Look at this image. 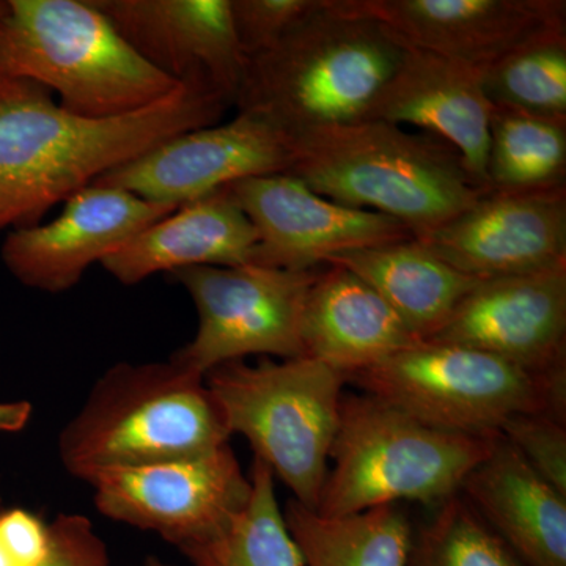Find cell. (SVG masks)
I'll return each mask as SVG.
<instances>
[{
	"label": "cell",
	"instance_id": "cell-1",
	"mask_svg": "<svg viewBox=\"0 0 566 566\" xmlns=\"http://www.w3.org/2000/svg\"><path fill=\"white\" fill-rule=\"evenodd\" d=\"M229 107L207 85L182 82L144 109L93 118L63 109L32 82L0 80V230L35 226L163 142L221 122Z\"/></svg>",
	"mask_w": 566,
	"mask_h": 566
},
{
	"label": "cell",
	"instance_id": "cell-2",
	"mask_svg": "<svg viewBox=\"0 0 566 566\" xmlns=\"http://www.w3.org/2000/svg\"><path fill=\"white\" fill-rule=\"evenodd\" d=\"M408 50L349 0H318L271 50L245 63L233 106L300 136L365 120Z\"/></svg>",
	"mask_w": 566,
	"mask_h": 566
},
{
	"label": "cell",
	"instance_id": "cell-3",
	"mask_svg": "<svg viewBox=\"0 0 566 566\" xmlns=\"http://www.w3.org/2000/svg\"><path fill=\"white\" fill-rule=\"evenodd\" d=\"M289 174L335 203L392 218L415 238L452 221L486 192L441 137L381 120L293 137Z\"/></svg>",
	"mask_w": 566,
	"mask_h": 566
},
{
	"label": "cell",
	"instance_id": "cell-4",
	"mask_svg": "<svg viewBox=\"0 0 566 566\" xmlns=\"http://www.w3.org/2000/svg\"><path fill=\"white\" fill-rule=\"evenodd\" d=\"M230 438L205 376L170 357L109 368L63 428L59 455L88 483L104 472L205 455Z\"/></svg>",
	"mask_w": 566,
	"mask_h": 566
},
{
	"label": "cell",
	"instance_id": "cell-5",
	"mask_svg": "<svg viewBox=\"0 0 566 566\" xmlns=\"http://www.w3.org/2000/svg\"><path fill=\"white\" fill-rule=\"evenodd\" d=\"M0 80L32 82L84 117L132 114L178 82L144 61L92 0H10L0 11Z\"/></svg>",
	"mask_w": 566,
	"mask_h": 566
},
{
	"label": "cell",
	"instance_id": "cell-6",
	"mask_svg": "<svg viewBox=\"0 0 566 566\" xmlns=\"http://www.w3.org/2000/svg\"><path fill=\"white\" fill-rule=\"evenodd\" d=\"M499 436L428 427L371 395H344L316 512L346 516L400 501L441 504L494 449Z\"/></svg>",
	"mask_w": 566,
	"mask_h": 566
},
{
	"label": "cell",
	"instance_id": "cell-7",
	"mask_svg": "<svg viewBox=\"0 0 566 566\" xmlns=\"http://www.w3.org/2000/svg\"><path fill=\"white\" fill-rule=\"evenodd\" d=\"M230 434L251 444L307 509H318L348 378L312 357L233 360L205 375Z\"/></svg>",
	"mask_w": 566,
	"mask_h": 566
},
{
	"label": "cell",
	"instance_id": "cell-8",
	"mask_svg": "<svg viewBox=\"0 0 566 566\" xmlns=\"http://www.w3.org/2000/svg\"><path fill=\"white\" fill-rule=\"evenodd\" d=\"M348 382L450 433L497 436L505 420L526 412L566 420V374L532 375L460 345L422 342L349 376Z\"/></svg>",
	"mask_w": 566,
	"mask_h": 566
},
{
	"label": "cell",
	"instance_id": "cell-9",
	"mask_svg": "<svg viewBox=\"0 0 566 566\" xmlns=\"http://www.w3.org/2000/svg\"><path fill=\"white\" fill-rule=\"evenodd\" d=\"M316 273L244 264L170 274L191 296L199 315L196 337L172 359L205 376L219 365L255 354L303 357L301 319Z\"/></svg>",
	"mask_w": 566,
	"mask_h": 566
},
{
	"label": "cell",
	"instance_id": "cell-10",
	"mask_svg": "<svg viewBox=\"0 0 566 566\" xmlns=\"http://www.w3.org/2000/svg\"><path fill=\"white\" fill-rule=\"evenodd\" d=\"M112 521L155 532L178 549L210 538L251 494L230 444L205 455L104 472L88 482Z\"/></svg>",
	"mask_w": 566,
	"mask_h": 566
},
{
	"label": "cell",
	"instance_id": "cell-11",
	"mask_svg": "<svg viewBox=\"0 0 566 566\" xmlns=\"http://www.w3.org/2000/svg\"><path fill=\"white\" fill-rule=\"evenodd\" d=\"M292 164L289 134L238 112L233 120L178 134L96 182L181 207L237 181L289 174Z\"/></svg>",
	"mask_w": 566,
	"mask_h": 566
},
{
	"label": "cell",
	"instance_id": "cell-12",
	"mask_svg": "<svg viewBox=\"0 0 566 566\" xmlns=\"http://www.w3.org/2000/svg\"><path fill=\"white\" fill-rule=\"evenodd\" d=\"M259 234L252 264L316 270L338 253L411 240L412 233L379 212L335 203L290 174L227 186Z\"/></svg>",
	"mask_w": 566,
	"mask_h": 566
},
{
	"label": "cell",
	"instance_id": "cell-13",
	"mask_svg": "<svg viewBox=\"0 0 566 566\" xmlns=\"http://www.w3.org/2000/svg\"><path fill=\"white\" fill-rule=\"evenodd\" d=\"M177 208L95 182L70 197L54 221L10 233L2 260L29 289L66 292L81 282L92 264H102Z\"/></svg>",
	"mask_w": 566,
	"mask_h": 566
},
{
	"label": "cell",
	"instance_id": "cell-14",
	"mask_svg": "<svg viewBox=\"0 0 566 566\" xmlns=\"http://www.w3.org/2000/svg\"><path fill=\"white\" fill-rule=\"evenodd\" d=\"M465 346L528 374H566V266L480 281L430 338Z\"/></svg>",
	"mask_w": 566,
	"mask_h": 566
},
{
	"label": "cell",
	"instance_id": "cell-15",
	"mask_svg": "<svg viewBox=\"0 0 566 566\" xmlns=\"http://www.w3.org/2000/svg\"><path fill=\"white\" fill-rule=\"evenodd\" d=\"M416 240L480 281L566 266V189L485 192L452 221Z\"/></svg>",
	"mask_w": 566,
	"mask_h": 566
},
{
	"label": "cell",
	"instance_id": "cell-16",
	"mask_svg": "<svg viewBox=\"0 0 566 566\" xmlns=\"http://www.w3.org/2000/svg\"><path fill=\"white\" fill-rule=\"evenodd\" d=\"M156 70L212 88L233 106L245 63L230 0H92Z\"/></svg>",
	"mask_w": 566,
	"mask_h": 566
},
{
	"label": "cell",
	"instance_id": "cell-17",
	"mask_svg": "<svg viewBox=\"0 0 566 566\" xmlns=\"http://www.w3.org/2000/svg\"><path fill=\"white\" fill-rule=\"evenodd\" d=\"M401 43L485 70L535 33L566 24L565 0H349Z\"/></svg>",
	"mask_w": 566,
	"mask_h": 566
},
{
	"label": "cell",
	"instance_id": "cell-18",
	"mask_svg": "<svg viewBox=\"0 0 566 566\" xmlns=\"http://www.w3.org/2000/svg\"><path fill=\"white\" fill-rule=\"evenodd\" d=\"M493 103L483 87L482 70L416 48L400 65L365 120L411 125L452 145L483 191Z\"/></svg>",
	"mask_w": 566,
	"mask_h": 566
},
{
	"label": "cell",
	"instance_id": "cell-19",
	"mask_svg": "<svg viewBox=\"0 0 566 566\" xmlns=\"http://www.w3.org/2000/svg\"><path fill=\"white\" fill-rule=\"evenodd\" d=\"M259 234L229 189L181 205L133 238L102 266L123 285L199 266L252 264Z\"/></svg>",
	"mask_w": 566,
	"mask_h": 566
},
{
	"label": "cell",
	"instance_id": "cell-20",
	"mask_svg": "<svg viewBox=\"0 0 566 566\" xmlns=\"http://www.w3.org/2000/svg\"><path fill=\"white\" fill-rule=\"evenodd\" d=\"M316 273L303 308L304 356L346 378L422 340L359 275L337 264Z\"/></svg>",
	"mask_w": 566,
	"mask_h": 566
},
{
	"label": "cell",
	"instance_id": "cell-21",
	"mask_svg": "<svg viewBox=\"0 0 566 566\" xmlns=\"http://www.w3.org/2000/svg\"><path fill=\"white\" fill-rule=\"evenodd\" d=\"M460 493L528 566H566V495L502 436Z\"/></svg>",
	"mask_w": 566,
	"mask_h": 566
},
{
	"label": "cell",
	"instance_id": "cell-22",
	"mask_svg": "<svg viewBox=\"0 0 566 566\" xmlns=\"http://www.w3.org/2000/svg\"><path fill=\"white\" fill-rule=\"evenodd\" d=\"M326 264L359 275L422 342L446 326L458 304L480 282L450 266L416 238L338 253Z\"/></svg>",
	"mask_w": 566,
	"mask_h": 566
},
{
	"label": "cell",
	"instance_id": "cell-23",
	"mask_svg": "<svg viewBox=\"0 0 566 566\" xmlns=\"http://www.w3.org/2000/svg\"><path fill=\"white\" fill-rule=\"evenodd\" d=\"M286 527L305 566H406L412 526L398 504L346 516H323L289 501Z\"/></svg>",
	"mask_w": 566,
	"mask_h": 566
},
{
	"label": "cell",
	"instance_id": "cell-24",
	"mask_svg": "<svg viewBox=\"0 0 566 566\" xmlns=\"http://www.w3.org/2000/svg\"><path fill=\"white\" fill-rule=\"evenodd\" d=\"M486 177L490 191H564L566 122L494 106Z\"/></svg>",
	"mask_w": 566,
	"mask_h": 566
},
{
	"label": "cell",
	"instance_id": "cell-25",
	"mask_svg": "<svg viewBox=\"0 0 566 566\" xmlns=\"http://www.w3.org/2000/svg\"><path fill=\"white\" fill-rule=\"evenodd\" d=\"M251 494L232 520L210 538L182 547L196 566H305L275 495V476L253 460Z\"/></svg>",
	"mask_w": 566,
	"mask_h": 566
},
{
	"label": "cell",
	"instance_id": "cell-26",
	"mask_svg": "<svg viewBox=\"0 0 566 566\" xmlns=\"http://www.w3.org/2000/svg\"><path fill=\"white\" fill-rule=\"evenodd\" d=\"M482 80L493 106L566 122V24L517 44L482 70Z\"/></svg>",
	"mask_w": 566,
	"mask_h": 566
},
{
	"label": "cell",
	"instance_id": "cell-27",
	"mask_svg": "<svg viewBox=\"0 0 566 566\" xmlns=\"http://www.w3.org/2000/svg\"><path fill=\"white\" fill-rule=\"evenodd\" d=\"M406 566H528L458 493L412 532Z\"/></svg>",
	"mask_w": 566,
	"mask_h": 566
},
{
	"label": "cell",
	"instance_id": "cell-28",
	"mask_svg": "<svg viewBox=\"0 0 566 566\" xmlns=\"http://www.w3.org/2000/svg\"><path fill=\"white\" fill-rule=\"evenodd\" d=\"M499 434L558 493L566 495V420L526 412L510 417Z\"/></svg>",
	"mask_w": 566,
	"mask_h": 566
},
{
	"label": "cell",
	"instance_id": "cell-29",
	"mask_svg": "<svg viewBox=\"0 0 566 566\" xmlns=\"http://www.w3.org/2000/svg\"><path fill=\"white\" fill-rule=\"evenodd\" d=\"M318 0H230L233 28L245 59L271 50Z\"/></svg>",
	"mask_w": 566,
	"mask_h": 566
},
{
	"label": "cell",
	"instance_id": "cell-30",
	"mask_svg": "<svg viewBox=\"0 0 566 566\" xmlns=\"http://www.w3.org/2000/svg\"><path fill=\"white\" fill-rule=\"evenodd\" d=\"M40 566H111V560L88 517L62 513L50 524V549Z\"/></svg>",
	"mask_w": 566,
	"mask_h": 566
},
{
	"label": "cell",
	"instance_id": "cell-31",
	"mask_svg": "<svg viewBox=\"0 0 566 566\" xmlns=\"http://www.w3.org/2000/svg\"><path fill=\"white\" fill-rule=\"evenodd\" d=\"M50 549V526L25 510L0 515V566H40Z\"/></svg>",
	"mask_w": 566,
	"mask_h": 566
},
{
	"label": "cell",
	"instance_id": "cell-32",
	"mask_svg": "<svg viewBox=\"0 0 566 566\" xmlns=\"http://www.w3.org/2000/svg\"><path fill=\"white\" fill-rule=\"evenodd\" d=\"M32 405L28 401L0 403V433H18L31 422Z\"/></svg>",
	"mask_w": 566,
	"mask_h": 566
},
{
	"label": "cell",
	"instance_id": "cell-33",
	"mask_svg": "<svg viewBox=\"0 0 566 566\" xmlns=\"http://www.w3.org/2000/svg\"><path fill=\"white\" fill-rule=\"evenodd\" d=\"M144 566H174V565L164 564V562L159 560V558H148V560L145 562Z\"/></svg>",
	"mask_w": 566,
	"mask_h": 566
},
{
	"label": "cell",
	"instance_id": "cell-34",
	"mask_svg": "<svg viewBox=\"0 0 566 566\" xmlns=\"http://www.w3.org/2000/svg\"><path fill=\"white\" fill-rule=\"evenodd\" d=\"M3 7H6V2H0V11L3 10Z\"/></svg>",
	"mask_w": 566,
	"mask_h": 566
}]
</instances>
